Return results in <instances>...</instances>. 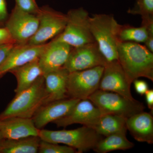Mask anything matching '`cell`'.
I'll use <instances>...</instances> for the list:
<instances>
[{
    "label": "cell",
    "mask_w": 153,
    "mask_h": 153,
    "mask_svg": "<svg viewBox=\"0 0 153 153\" xmlns=\"http://www.w3.org/2000/svg\"><path fill=\"white\" fill-rule=\"evenodd\" d=\"M118 61L131 83L141 77L153 81V53L135 42H120Z\"/></svg>",
    "instance_id": "1"
},
{
    "label": "cell",
    "mask_w": 153,
    "mask_h": 153,
    "mask_svg": "<svg viewBox=\"0 0 153 153\" xmlns=\"http://www.w3.org/2000/svg\"><path fill=\"white\" fill-rule=\"evenodd\" d=\"M46 97L45 79L42 75L30 87L16 94L0 114V119L11 117L32 119L38 109L45 104Z\"/></svg>",
    "instance_id": "2"
},
{
    "label": "cell",
    "mask_w": 153,
    "mask_h": 153,
    "mask_svg": "<svg viewBox=\"0 0 153 153\" xmlns=\"http://www.w3.org/2000/svg\"><path fill=\"white\" fill-rule=\"evenodd\" d=\"M90 27L94 41L108 62L118 60V37L120 25L111 15L96 14L89 18Z\"/></svg>",
    "instance_id": "3"
},
{
    "label": "cell",
    "mask_w": 153,
    "mask_h": 153,
    "mask_svg": "<svg viewBox=\"0 0 153 153\" xmlns=\"http://www.w3.org/2000/svg\"><path fill=\"white\" fill-rule=\"evenodd\" d=\"M38 136L44 141L71 147L76 150L77 153L93 149L102 138L93 128L84 126L72 130L53 131L41 129Z\"/></svg>",
    "instance_id": "4"
},
{
    "label": "cell",
    "mask_w": 153,
    "mask_h": 153,
    "mask_svg": "<svg viewBox=\"0 0 153 153\" xmlns=\"http://www.w3.org/2000/svg\"><path fill=\"white\" fill-rule=\"evenodd\" d=\"M88 99L98 108L102 114H111L128 118L143 111V103L119 94L97 89Z\"/></svg>",
    "instance_id": "5"
},
{
    "label": "cell",
    "mask_w": 153,
    "mask_h": 153,
    "mask_svg": "<svg viewBox=\"0 0 153 153\" xmlns=\"http://www.w3.org/2000/svg\"><path fill=\"white\" fill-rule=\"evenodd\" d=\"M67 22L63 32L53 39L62 41L72 47L95 42L91 31L88 12L83 8L68 11Z\"/></svg>",
    "instance_id": "6"
},
{
    "label": "cell",
    "mask_w": 153,
    "mask_h": 153,
    "mask_svg": "<svg viewBox=\"0 0 153 153\" xmlns=\"http://www.w3.org/2000/svg\"><path fill=\"white\" fill-rule=\"evenodd\" d=\"M36 15L39 22L38 30L28 44H46L49 40L60 35L65 29L67 22L66 14L47 5L40 7Z\"/></svg>",
    "instance_id": "7"
},
{
    "label": "cell",
    "mask_w": 153,
    "mask_h": 153,
    "mask_svg": "<svg viewBox=\"0 0 153 153\" xmlns=\"http://www.w3.org/2000/svg\"><path fill=\"white\" fill-rule=\"evenodd\" d=\"M104 66L69 72L67 83L69 98L87 99L98 89Z\"/></svg>",
    "instance_id": "8"
},
{
    "label": "cell",
    "mask_w": 153,
    "mask_h": 153,
    "mask_svg": "<svg viewBox=\"0 0 153 153\" xmlns=\"http://www.w3.org/2000/svg\"><path fill=\"white\" fill-rule=\"evenodd\" d=\"M108 63L96 42L72 47L63 67L69 72L81 71Z\"/></svg>",
    "instance_id": "9"
},
{
    "label": "cell",
    "mask_w": 153,
    "mask_h": 153,
    "mask_svg": "<svg viewBox=\"0 0 153 153\" xmlns=\"http://www.w3.org/2000/svg\"><path fill=\"white\" fill-rule=\"evenodd\" d=\"M37 15L24 12L15 6L10 14L5 27L16 44H27L38 30Z\"/></svg>",
    "instance_id": "10"
},
{
    "label": "cell",
    "mask_w": 153,
    "mask_h": 153,
    "mask_svg": "<svg viewBox=\"0 0 153 153\" xmlns=\"http://www.w3.org/2000/svg\"><path fill=\"white\" fill-rule=\"evenodd\" d=\"M129 81L119 61L108 62L100 82L99 89L111 91L133 100Z\"/></svg>",
    "instance_id": "11"
},
{
    "label": "cell",
    "mask_w": 153,
    "mask_h": 153,
    "mask_svg": "<svg viewBox=\"0 0 153 153\" xmlns=\"http://www.w3.org/2000/svg\"><path fill=\"white\" fill-rule=\"evenodd\" d=\"M102 115L100 111L89 99L81 100L65 116L53 122L57 127L79 124L94 129Z\"/></svg>",
    "instance_id": "12"
},
{
    "label": "cell",
    "mask_w": 153,
    "mask_h": 153,
    "mask_svg": "<svg viewBox=\"0 0 153 153\" xmlns=\"http://www.w3.org/2000/svg\"><path fill=\"white\" fill-rule=\"evenodd\" d=\"M48 43L41 45L16 44L0 65V79L12 69L38 59Z\"/></svg>",
    "instance_id": "13"
},
{
    "label": "cell",
    "mask_w": 153,
    "mask_h": 153,
    "mask_svg": "<svg viewBox=\"0 0 153 153\" xmlns=\"http://www.w3.org/2000/svg\"><path fill=\"white\" fill-rule=\"evenodd\" d=\"M80 100L67 98L51 102L41 106L32 118L35 126L41 129L50 123L65 116Z\"/></svg>",
    "instance_id": "14"
},
{
    "label": "cell",
    "mask_w": 153,
    "mask_h": 153,
    "mask_svg": "<svg viewBox=\"0 0 153 153\" xmlns=\"http://www.w3.org/2000/svg\"><path fill=\"white\" fill-rule=\"evenodd\" d=\"M72 47L62 41L53 39L39 58V64L44 75L63 67Z\"/></svg>",
    "instance_id": "15"
},
{
    "label": "cell",
    "mask_w": 153,
    "mask_h": 153,
    "mask_svg": "<svg viewBox=\"0 0 153 153\" xmlns=\"http://www.w3.org/2000/svg\"><path fill=\"white\" fill-rule=\"evenodd\" d=\"M39 130L35 126L32 119L11 117L0 119V133L4 138L38 136Z\"/></svg>",
    "instance_id": "16"
},
{
    "label": "cell",
    "mask_w": 153,
    "mask_h": 153,
    "mask_svg": "<svg viewBox=\"0 0 153 153\" xmlns=\"http://www.w3.org/2000/svg\"><path fill=\"white\" fill-rule=\"evenodd\" d=\"M69 74V71L63 67L44 74L47 95L45 104L69 98L67 92V80Z\"/></svg>",
    "instance_id": "17"
},
{
    "label": "cell",
    "mask_w": 153,
    "mask_h": 153,
    "mask_svg": "<svg viewBox=\"0 0 153 153\" xmlns=\"http://www.w3.org/2000/svg\"><path fill=\"white\" fill-rule=\"evenodd\" d=\"M126 127L134 139L139 142L153 143V117L142 111L127 119Z\"/></svg>",
    "instance_id": "18"
},
{
    "label": "cell",
    "mask_w": 153,
    "mask_h": 153,
    "mask_svg": "<svg viewBox=\"0 0 153 153\" xmlns=\"http://www.w3.org/2000/svg\"><path fill=\"white\" fill-rule=\"evenodd\" d=\"M17 80V86L15 90L16 94L31 86L44 73L39 64V58L19 66L10 71Z\"/></svg>",
    "instance_id": "19"
},
{
    "label": "cell",
    "mask_w": 153,
    "mask_h": 153,
    "mask_svg": "<svg viewBox=\"0 0 153 153\" xmlns=\"http://www.w3.org/2000/svg\"><path fill=\"white\" fill-rule=\"evenodd\" d=\"M41 139L38 136L18 139L3 138L0 141V153H37Z\"/></svg>",
    "instance_id": "20"
},
{
    "label": "cell",
    "mask_w": 153,
    "mask_h": 153,
    "mask_svg": "<svg viewBox=\"0 0 153 153\" xmlns=\"http://www.w3.org/2000/svg\"><path fill=\"white\" fill-rule=\"evenodd\" d=\"M127 119L116 115L102 114L94 129L99 134L104 137L118 133L126 132Z\"/></svg>",
    "instance_id": "21"
},
{
    "label": "cell",
    "mask_w": 153,
    "mask_h": 153,
    "mask_svg": "<svg viewBox=\"0 0 153 153\" xmlns=\"http://www.w3.org/2000/svg\"><path fill=\"white\" fill-rule=\"evenodd\" d=\"M126 132L118 133L102 138L94 148L97 153H106L117 150H126L134 146L126 137Z\"/></svg>",
    "instance_id": "22"
},
{
    "label": "cell",
    "mask_w": 153,
    "mask_h": 153,
    "mask_svg": "<svg viewBox=\"0 0 153 153\" xmlns=\"http://www.w3.org/2000/svg\"><path fill=\"white\" fill-rule=\"evenodd\" d=\"M118 37L120 42L145 43L148 33L146 28L142 25L137 27L128 25H120Z\"/></svg>",
    "instance_id": "23"
},
{
    "label": "cell",
    "mask_w": 153,
    "mask_h": 153,
    "mask_svg": "<svg viewBox=\"0 0 153 153\" xmlns=\"http://www.w3.org/2000/svg\"><path fill=\"white\" fill-rule=\"evenodd\" d=\"M128 13L140 15L142 20L153 18V0H137L134 7L129 10Z\"/></svg>",
    "instance_id": "24"
},
{
    "label": "cell",
    "mask_w": 153,
    "mask_h": 153,
    "mask_svg": "<svg viewBox=\"0 0 153 153\" xmlns=\"http://www.w3.org/2000/svg\"><path fill=\"white\" fill-rule=\"evenodd\" d=\"M39 153H75L76 150L67 146L47 142L41 140L38 148Z\"/></svg>",
    "instance_id": "25"
},
{
    "label": "cell",
    "mask_w": 153,
    "mask_h": 153,
    "mask_svg": "<svg viewBox=\"0 0 153 153\" xmlns=\"http://www.w3.org/2000/svg\"><path fill=\"white\" fill-rule=\"evenodd\" d=\"M15 1L16 7L29 13L36 15L40 9L36 0H15Z\"/></svg>",
    "instance_id": "26"
},
{
    "label": "cell",
    "mask_w": 153,
    "mask_h": 153,
    "mask_svg": "<svg viewBox=\"0 0 153 153\" xmlns=\"http://www.w3.org/2000/svg\"><path fill=\"white\" fill-rule=\"evenodd\" d=\"M9 15L6 0H0V27H5Z\"/></svg>",
    "instance_id": "27"
},
{
    "label": "cell",
    "mask_w": 153,
    "mask_h": 153,
    "mask_svg": "<svg viewBox=\"0 0 153 153\" xmlns=\"http://www.w3.org/2000/svg\"><path fill=\"white\" fill-rule=\"evenodd\" d=\"M16 44L8 30L5 27H0V46L5 44Z\"/></svg>",
    "instance_id": "28"
},
{
    "label": "cell",
    "mask_w": 153,
    "mask_h": 153,
    "mask_svg": "<svg viewBox=\"0 0 153 153\" xmlns=\"http://www.w3.org/2000/svg\"><path fill=\"white\" fill-rule=\"evenodd\" d=\"M133 82L137 93L141 96L145 95V93L149 89L148 83L144 80L137 79H135Z\"/></svg>",
    "instance_id": "29"
},
{
    "label": "cell",
    "mask_w": 153,
    "mask_h": 153,
    "mask_svg": "<svg viewBox=\"0 0 153 153\" xmlns=\"http://www.w3.org/2000/svg\"><path fill=\"white\" fill-rule=\"evenodd\" d=\"M16 44H7L0 46V65L5 59L8 54Z\"/></svg>",
    "instance_id": "30"
},
{
    "label": "cell",
    "mask_w": 153,
    "mask_h": 153,
    "mask_svg": "<svg viewBox=\"0 0 153 153\" xmlns=\"http://www.w3.org/2000/svg\"><path fill=\"white\" fill-rule=\"evenodd\" d=\"M146 102L148 108L153 114V90L149 89L145 94Z\"/></svg>",
    "instance_id": "31"
},
{
    "label": "cell",
    "mask_w": 153,
    "mask_h": 153,
    "mask_svg": "<svg viewBox=\"0 0 153 153\" xmlns=\"http://www.w3.org/2000/svg\"><path fill=\"white\" fill-rule=\"evenodd\" d=\"M144 43L147 49L153 53V37H148Z\"/></svg>",
    "instance_id": "32"
},
{
    "label": "cell",
    "mask_w": 153,
    "mask_h": 153,
    "mask_svg": "<svg viewBox=\"0 0 153 153\" xmlns=\"http://www.w3.org/2000/svg\"><path fill=\"white\" fill-rule=\"evenodd\" d=\"M3 138H3L1 134L0 133V141H1Z\"/></svg>",
    "instance_id": "33"
}]
</instances>
